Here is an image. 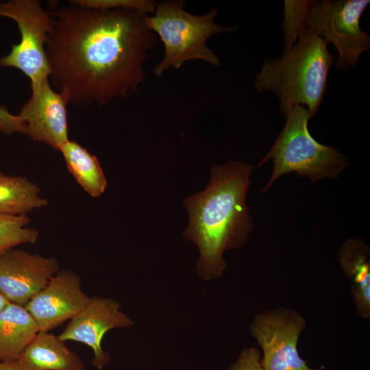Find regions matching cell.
<instances>
[{
    "label": "cell",
    "instance_id": "2e32d148",
    "mask_svg": "<svg viewBox=\"0 0 370 370\" xmlns=\"http://www.w3.org/2000/svg\"><path fill=\"white\" fill-rule=\"evenodd\" d=\"M69 172L85 192L99 197L108 182L97 158L75 140H69L60 149Z\"/></svg>",
    "mask_w": 370,
    "mask_h": 370
},
{
    "label": "cell",
    "instance_id": "cb8c5ba5",
    "mask_svg": "<svg viewBox=\"0 0 370 370\" xmlns=\"http://www.w3.org/2000/svg\"><path fill=\"white\" fill-rule=\"evenodd\" d=\"M9 303L10 301L0 293V312Z\"/></svg>",
    "mask_w": 370,
    "mask_h": 370
},
{
    "label": "cell",
    "instance_id": "8992f818",
    "mask_svg": "<svg viewBox=\"0 0 370 370\" xmlns=\"http://www.w3.org/2000/svg\"><path fill=\"white\" fill-rule=\"evenodd\" d=\"M369 0L311 1L304 21L314 32L336 49V66H355L362 53L370 48V36L360 27V16Z\"/></svg>",
    "mask_w": 370,
    "mask_h": 370
},
{
    "label": "cell",
    "instance_id": "5bb4252c",
    "mask_svg": "<svg viewBox=\"0 0 370 370\" xmlns=\"http://www.w3.org/2000/svg\"><path fill=\"white\" fill-rule=\"evenodd\" d=\"M341 268L350 280L356 312L362 318L370 317L369 248L360 239H347L338 254Z\"/></svg>",
    "mask_w": 370,
    "mask_h": 370
},
{
    "label": "cell",
    "instance_id": "7a4b0ae2",
    "mask_svg": "<svg viewBox=\"0 0 370 370\" xmlns=\"http://www.w3.org/2000/svg\"><path fill=\"white\" fill-rule=\"evenodd\" d=\"M252 170L234 160L213 166L206 188L184 200L188 222L183 236L199 249L196 269L204 280L223 275L224 252L243 246L253 229L246 204Z\"/></svg>",
    "mask_w": 370,
    "mask_h": 370
},
{
    "label": "cell",
    "instance_id": "9a60e30c",
    "mask_svg": "<svg viewBox=\"0 0 370 370\" xmlns=\"http://www.w3.org/2000/svg\"><path fill=\"white\" fill-rule=\"evenodd\" d=\"M38 332L25 306L10 302L0 312V362L17 360Z\"/></svg>",
    "mask_w": 370,
    "mask_h": 370
},
{
    "label": "cell",
    "instance_id": "9c48e42d",
    "mask_svg": "<svg viewBox=\"0 0 370 370\" xmlns=\"http://www.w3.org/2000/svg\"><path fill=\"white\" fill-rule=\"evenodd\" d=\"M120 303L111 298L91 297L87 305L70 319L58 336L63 341H77L90 347L94 354L92 365L101 370L110 362L109 354L101 346L106 333L134 323L120 311Z\"/></svg>",
    "mask_w": 370,
    "mask_h": 370
},
{
    "label": "cell",
    "instance_id": "52a82bcc",
    "mask_svg": "<svg viewBox=\"0 0 370 370\" xmlns=\"http://www.w3.org/2000/svg\"><path fill=\"white\" fill-rule=\"evenodd\" d=\"M0 16L17 24L21 40L10 52L0 59V66L21 71L31 82L49 78L51 69L45 51L51 27L49 12L35 0H11L0 2Z\"/></svg>",
    "mask_w": 370,
    "mask_h": 370
},
{
    "label": "cell",
    "instance_id": "6da1fadb",
    "mask_svg": "<svg viewBox=\"0 0 370 370\" xmlns=\"http://www.w3.org/2000/svg\"><path fill=\"white\" fill-rule=\"evenodd\" d=\"M69 2L49 12L45 51L56 87L69 102L80 106H102L134 94L156 43L146 23L148 14Z\"/></svg>",
    "mask_w": 370,
    "mask_h": 370
},
{
    "label": "cell",
    "instance_id": "e0dca14e",
    "mask_svg": "<svg viewBox=\"0 0 370 370\" xmlns=\"http://www.w3.org/2000/svg\"><path fill=\"white\" fill-rule=\"evenodd\" d=\"M47 205L39 187L23 176L0 172V214L27 215Z\"/></svg>",
    "mask_w": 370,
    "mask_h": 370
},
{
    "label": "cell",
    "instance_id": "30bf717a",
    "mask_svg": "<svg viewBox=\"0 0 370 370\" xmlns=\"http://www.w3.org/2000/svg\"><path fill=\"white\" fill-rule=\"evenodd\" d=\"M31 88L32 96L18 114L26 128V135L60 150L69 140L68 99L51 88L48 78L31 82Z\"/></svg>",
    "mask_w": 370,
    "mask_h": 370
},
{
    "label": "cell",
    "instance_id": "ba28073f",
    "mask_svg": "<svg viewBox=\"0 0 370 370\" xmlns=\"http://www.w3.org/2000/svg\"><path fill=\"white\" fill-rule=\"evenodd\" d=\"M306 325L297 312L280 308L258 314L249 330L263 352L264 370H321L311 368L298 352L299 337Z\"/></svg>",
    "mask_w": 370,
    "mask_h": 370
},
{
    "label": "cell",
    "instance_id": "ffe728a7",
    "mask_svg": "<svg viewBox=\"0 0 370 370\" xmlns=\"http://www.w3.org/2000/svg\"><path fill=\"white\" fill-rule=\"evenodd\" d=\"M71 2L88 8L135 10L142 13H153L157 3L151 0H75Z\"/></svg>",
    "mask_w": 370,
    "mask_h": 370
},
{
    "label": "cell",
    "instance_id": "7c38bea8",
    "mask_svg": "<svg viewBox=\"0 0 370 370\" xmlns=\"http://www.w3.org/2000/svg\"><path fill=\"white\" fill-rule=\"evenodd\" d=\"M59 271L56 259L10 249L0 254V293L25 306Z\"/></svg>",
    "mask_w": 370,
    "mask_h": 370
},
{
    "label": "cell",
    "instance_id": "d6986e66",
    "mask_svg": "<svg viewBox=\"0 0 370 370\" xmlns=\"http://www.w3.org/2000/svg\"><path fill=\"white\" fill-rule=\"evenodd\" d=\"M311 1H284L283 30L284 50L290 49L305 27L304 21Z\"/></svg>",
    "mask_w": 370,
    "mask_h": 370
},
{
    "label": "cell",
    "instance_id": "603a6c76",
    "mask_svg": "<svg viewBox=\"0 0 370 370\" xmlns=\"http://www.w3.org/2000/svg\"><path fill=\"white\" fill-rule=\"evenodd\" d=\"M0 370H19L17 361L0 362Z\"/></svg>",
    "mask_w": 370,
    "mask_h": 370
},
{
    "label": "cell",
    "instance_id": "277c9868",
    "mask_svg": "<svg viewBox=\"0 0 370 370\" xmlns=\"http://www.w3.org/2000/svg\"><path fill=\"white\" fill-rule=\"evenodd\" d=\"M184 5L183 0L157 3L153 15L146 16L147 26L164 45V56L153 70L157 77L194 60L219 67V59L206 42L215 34L236 29V26L223 27L216 23L217 9L204 15H195L184 10Z\"/></svg>",
    "mask_w": 370,
    "mask_h": 370
},
{
    "label": "cell",
    "instance_id": "44dd1931",
    "mask_svg": "<svg viewBox=\"0 0 370 370\" xmlns=\"http://www.w3.org/2000/svg\"><path fill=\"white\" fill-rule=\"evenodd\" d=\"M229 370H264L261 364L260 350L256 347L244 349Z\"/></svg>",
    "mask_w": 370,
    "mask_h": 370
},
{
    "label": "cell",
    "instance_id": "8fae6325",
    "mask_svg": "<svg viewBox=\"0 0 370 370\" xmlns=\"http://www.w3.org/2000/svg\"><path fill=\"white\" fill-rule=\"evenodd\" d=\"M82 289L81 278L75 272H57L25 308L37 324L39 332H49L71 319L88 303Z\"/></svg>",
    "mask_w": 370,
    "mask_h": 370
},
{
    "label": "cell",
    "instance_id": "ac0fdd59",
    "mask_svg": "<svg viewBox=\"0 0 370 370\" xmlns=\"http://www.w3.org/2000/svg\"><path fill=\"white\" fill-rule=\"evenodd\" d=\"M29 221L27 215L0 214V254L15 246L37 241L39 232L27 227Z\"/></svg>",
    "mask_w": 370,
    "mask_h": 370
},
{
    "label": "cell",
    "instance_id": "5b68a950",
    "mask_svg": "<svg viewBox=\"0 0 370 370\" xmlns=\"http://www.w3.org/2000/svg\"><path fill=\"white\" fill-rule=\"evenodd\" d=\"M311 117L303 106L293 107L273 145L258 167L269 160L273 161L271 177L262 190L267 191L283 175L295 172L312 182L337 177L348 165L346 157L332 147L317 142L310 134L308 123Z\"/></svg>",
    "mask_w": 370,
    "mask_h": 370
},
{
    "label": "cell",
    "instance_id": "4fadbf2b",
    "mask_svg": "<svg viewBox=\"0 0 370 370\" xmlns=\"http://www.w3.org/2000/svg\"><path fill=\"white\" fill-rule=\"evenodd\" d=\"M19 370H85L78 355L49 332H38L16 360Z\"/></svg>",
    "mask_w": 370,
    "mask_h": 370
},
{
    "label": "cell",
    "instance_id": "3957f363",
    "mask_svg": "<svg viewBox=\"0 0 370 370\" xmlns=\"http://www.w3.org/2000/svg\"><path fill=\"white\" fill-rule=\"evenodd\" d=\"M334 60L327 42L304 27L281 58L265 60L256 75L255 87L260 92H274L284 116L293 107L303 106L312 117L323 101Z\"/></svg>",
    "mask_w": 370,
    "mask_h": 370
},
{
    "label": "cell",
    "instance_id": "7402d4cb",
    "mask_svg": "<svg viewBox=\"0 0 370 370\" xmlns=\"http://www.w3.org/2000/svg\"><path fill=\"white\" fill-rule=\"evenodd\" d=\"M0 132L11 135L15 133L26 134V128L18 115H14L7 107L0 106Z\"/></svg>",
    "mask_w": 370,
    "mask_h": 370
}]
</instances>
